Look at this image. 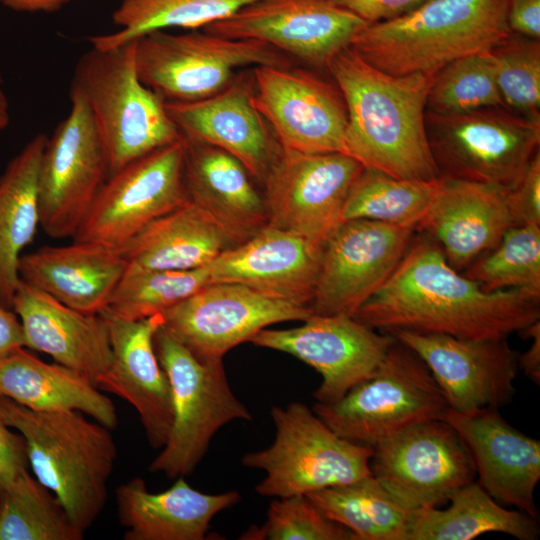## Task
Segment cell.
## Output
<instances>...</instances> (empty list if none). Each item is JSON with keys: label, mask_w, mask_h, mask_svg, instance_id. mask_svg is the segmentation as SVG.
Listing matches in <instances>:
<instances>
[{"label": "cell", "mask_w": 540, "mask_h": 540, "mask_svg": "<svg viewBox=\"0 0 540 540\" xmlns=\"http://www.w3.org/2000/svg\"><path fill=\"white\" fill-rule=\"evenodd\" d=\"M115 499L125 540H204L214 516L238 503L240 494L203 493L184 477L151 493L142 478H133L116 488Z\"/></svg>", "instance_id": "29"}, {"label": "cell", "mask_w": 540, "mask_h": 540, "mask_svg": "<svg viewBox=\"0 0 540 540\" xmlns=\"http://www.w3.org/2000/svg\"><path fill=\"white\" fill-rule=\"evenodd\" d=\"M12 309L20 318L25 347L51 356L97 387L113 359L109 328L102 314L72 309L21 280Z\"/></svg>", "instance_id": "26"}, {"label": "cell", "mask_w": 540, "mask_h": 540, "mask_svg": "<svg viewBox=\"0 0 540 540\" xmlns=\"http://www.w3.org/2000/svg\"><path fill=\"white\" fill-rule=\"evenodd\" d=\"M126 268L119 250L73 241L21 255L18 273L21 281L62 304L83 313L100 314L106 310Z\"/></svg>", "instance_id": "27"}, {"label": "cell", "mask_w": 540, "mask_h": 540, "mask_svg": "<svg viewBox=\"0 0 540 540\" xmlns=\"http://www.w3.org/2000/svg\"><path fill=\"white\" fill-rule=\"evenodd\" d=\"M71 109L48 138L39 169L40 226L52 238L75 235L109 177L82 92L71 84Z\"/></svg>", "instance_id": "11"}, {"label": "cell", "mask_w": 540, "mask_h": 540, "mask_svg": "<svg viewBox=\"0 0 540 540\" xmlns=\"http://www.w3.org/2000/svg\"><path fill=\"white\" fill-rule=\"evenodd\" d=\"M26 443L13 432L0 414V490L10 486L28 468Z\"/></svg>", "instance_id": "44"}, {"label": "cell", "mask_w": 540, "mask_h": 540, "mask_svg": "<svg viewBox=\"0 0 540 540\" xmlns=\"http://www.w3.org/2000/svg\"><path fill=\"white\" fill-rule=\"evenodd\" d=\"M396 338L346 314L315 315L290 329L264 328L249 342L290 354L313 367L322 382L316 402L333 403L371 377Z\"/></svg>", "instance_id": "19"}, {"label": "cell", "mask_w": 540, "mask_h": 540, "mask_svg": "<svg viewBox=\"0 0 540 540\" xmlns=\"http://www.w3.org/2000/svg\"><path fill=\"white\" fill-rule=\"evenodd\" d=\"M233 246L203 208L188 200L152 221L119 251L127 269L191 270Z\"/></svg>", "instance_id": "30"}, {"label": "cell", "mask_w": 540, "mask_h": 540, "mask_svg": "<svg viewBox=\"0 0 540 540\" xmlns=\"http://www.w3.org/2000/svg\"><path fill=\"white\" fill-rule=\"evenodd\" d=\"M425 127L442 177L509 190L539 151L540 122L505 106L457 114L426 110Z\"/></svg>", "instance_id": "10"}, {"label": "cell", "mask_w": 540, "mask_h": 540, "mask_svg": "<svg viewBox=\"0 0 540 540\" xmlns=\"http://www.w3.org/2000/svg\"><path fill=\"white\" fill-rule=\"evenodd\" d=\"M363 169L345 153L282 148L263 183L267 225L323 246L342 222L344 203Z\"/></svg>", "instance_id": "15"}, {"label": "cell", "mask_w": 540, "mask_h": 540, "mask_svg": "<svg viewBox=\"0 0 540 540\" xmlns=\"http://www.w3.org/2000/svg\"><path fill=\"white\" fill-rule=\"evenodd\" d=\"M507 24L511 33L540 39V0H508Z\"/></svg>", "instance_id": "46"}, {"label": "cell", "mask_w": 540, "mask_h": 540, "mask_svg": "<svg viewBox=\"0 0 540 540\" xmlns=\"http://www.w3.org/2000/svg\"><path fill=\"white\" fill-rule=\"evenodd\" d=\"M183 137L110 175L73 241L120 250L152 221L188 201Z\"/></svg>", "instance_id": "13"}, {"label": "cell", "mask_w": 540, "mask_h": 540, "mask_svg": "<svg viewBox=\"0 0 540 540\" xmlns=\"http://www.w3.org/2000/svg\"><path fill=\"white\" fill-rule=\"evenodd\" d=\"M386 332L422 359L450 410L498 409L512 400L519 352L511 348L507 338L461 339L405 329Z\"/></svg>", "instance_id": "20"}, {"label": "cell", "mask_w": 540, "mask_h": 540, "mask_svg": "<svg viewBox=\"0 0 540 540\" xmlns=\"http://www.w3.org/2000/svg\"><path fill=\"white\" fill-rule=\"evenodd\" d=\"M416 232V225L341 222L322 246L313 313L353 316L392 275Z\"/></svg>", "instance_id": "16"}, {"label": "cell", "mask_w": 540, "mask_h": 540, "mask_svg": "<svg viewBox=\"0 0 540 540\" xmlns=\"http://www.w3.org/2000/svg\"><path fill=\"white\" fill-rule=\"evenodd\" d=\"M135 52V41L107 49L91 46L72 81L86 99L109 176L182 138L163 99L139 79Z\"/></svg>", "instance_id": "5"}, {"label": "cell", "mask_w": 540, "mask_h": 540, "mask_svg": "<svg viewBox=\"0 0 540 540\" xmlns=\"http://www.w3.org/2000/svg\"><path fill=\"white\" fill-rule=\"evenodd\" d=\"M241 539L355 540V536L328 518L306 494H297L272 501L266 522L249 528Z\"/></svg>", "instance_id": "42"}, {"label": "cell", "mask_w": 540, "mask_h": 540, "mask_svg": "<svg viewBox=\"0 0 540 540\" xmlns=\"http://www.w3.org/2000/svg\"><path fill=\"white\" fill-rule=\"evenodd\" d=\"M442 419L466 443L480 486L498 503L537 519L540 441L513 427L496 408L469 413L448 409Z\"/></svg>", "instance_id": "22"}, {"label": "cell", "mask_w": 540, "mask_h": 540, "mask_svg": "<svg viewBox=\"0 0 540 540\" xmlns=\"http://www.w3.org/2000/svg\"><path fill=\"white\" fill-rule=\"evenodd\" d=\"M321 252L322 246L266 225L245 242L222 251L206 268L210 283H238L310 305Z\"/></svg>", "instance_id": "24"}, {"label": "cell", "mask_w": 540, "mask_h": 540, "mask_svg": "<svg viewBox=\"0 0 540 540\" xmlns=\"http://www.w3.org/2000/svg\"><path fill=\"white\" fill-rule=\"evenodd\" d=\"M210 283L205 267L191 270L127 269L106 312L126 320L160 314Z\"/></svg>", "instance_id": "38"}, {"label": "cell", "mask_w": 540, "mask_h": 540, "mask_svg": "<svg viewBox=\"0 0 540 540\" xmlns=\"http://www.w3.org/2000/svg\"><path fill=\"white\" fill-rule=\"evenodd\" d=\"M449 506L413 511L408 540H471L489 532H500L519 540H536L537 519L506 509L477 481L456 491Z\"/></svg>", "instance_id": "33"}, {"label": "cell", "mask_w": 540, "mask_h": 540, "mask_svg": "<svg viewBox=\"0 0 540 540\" xmlns=\"http://www.w3.org/2000/svg\"><path fill=\"white\" fill-rule=\"evenodd\" d=\"M72 0H0V5L22 13H55Z\"/></svg>", "instance_id": "49"}, {"label": "cell", "mask_w": 540, "mask_h": 540, "mask_svg": "<svg viewBox=\"0 0 540 540\" xmlns=\"http://www.w3.org/2000/svg\"><path fill=\"white\" fill-rule=\"evenodd\" d=\"M59 499L28 471L0 490V540H81Z\"/></svg>", "instance_id": "37"}, {"label": "cell", "mask_w": 540, "mask_h": 540, "mask_svg": "<svg viewBox=\"0 0 540 540\" xmlns=\"http://www.w3.org/2000/svg\"><path fill=\"white\" fill-rule=\"evenodd\" d=\"M253 91L252 69L242 70L223 91L198 101L165 103V109L182 137L226 151L263 184L282 147L254 105Z\"/></svg>", "instance_id": "21"}, {"label": "cell", "mask_w": 540, "mask_h": 540, "mask_svg": "<svg viewBox=\"0 0 540 540\" xmlns=\"http://www.w3.org/2000/svg\"><path fill=\"white\" fill-rule=\"evenodd\" d=\"M11 310L0 305V361L25 347L22 324Z\"/></svg>", "instance_id": "47"}, {"label": "cell", "mask_w": 540, "mask_h": 540, "mask_svg": "<svg viewBox=\"0 0 540 540\" xmlns=\"http://www.w3.org/2000/svg\"><path fill=\"white\" fill-rule=\"evenodd\" d=\"M507 9L508 0H426L397 18L369 24L350 48L392 75L435 74L509 35Z\"/></svg>", "instance_id": "4"}, {"label": "cell", "mask_w": 540, "mask_h": 540, "mask_svg": "<svg viewBox=\"0 0 540 540\" xmlns=\"http://www.w3.org/2000/svg\"><path fill=\"white\" fill-rule=\"evenodd\" d=\"M514 226L540 225V151H538L518 182L507 191Z\"/></svg>", "instance_id": "43"}, {"label": "cell", "mask_w": 540, "mask_h": 540, "mask_svg": "<svg viewBox=\"0 0 540 540\" xmlns=\"http://www.w3.org/2000/svg\"><path fill=\"white\" fill-rule=\"evenodd\" d=\"M369 24L327 0H259L204 31L267 43L292 60L328 72L331 60L349 48Z\"/></svg>", "instance_id": "18"}, {"label": "cell", "mask_w": 540, "mask_h": 540, "mask_svg": "<svg viewBox=\"0 0 540 540\" xmlns=\"http://www.w3.org/2000/svg\"><path fill=\"white\" fill-rule=\"evenodd\" d=\"M441 181V176L428 181L398 179L364 168L348 193L342 210V222L368 219L418 227Z\"/></svg>", "instance_id": "36"}, {"label": "cell", "mask_w": 540, "mask_h": 540, "mask_svg": "<svg viewBox=\"0 0 540 540\" xmlns=\"http://www.w3.org/2000/svg\"><path fill=\"white\" fill-rule=\"evenodd\" d=\"M491 106L505 105L489 50L458 58L434 74L427 111L457 114Z\"/></svg>", "instance_id": "40"}, {"label": "cell", "mask_w": 540, "mask_h": 540, "mask_svg": "<svg viewBox=\"0 0 540 540\" xmlns=\"http://www.w3.org/2000/svg\"><path fill=\"white\" fill-rule=\"evenodd\" d=\"M532 338V344L524 352L518 354V368L534 383H540V320L519 333Z\"/></svg>", "instance_id": "48"}, {"label": "cell", "mask_w": 540, "mask_h": 540, "mask_svg": "<svg viewBox=\"0 0 540 540\" xmlns=\"http://www.w3.org/2000/svg\"><path fill=\"white\" fill-rule=\"evenodd\" d=\"M352 317L382 332L405 329L502 339L540 320V296L524 289L484 291L417 231L389 279Z\"/></svg>", "instance_id": "1"}, {"label": "cell", "mask_w": 540, "mask_h": 540, "mask_svg": "<svg viewBox=\"0 0 540 540\" xmlns=\"http://www.w3.org/2000/svg\"><path fill=\"white\" fill-rule=\"evenodd\" d=\"M253 103L280 146L300 153H345L347 108L335 83L289 66L252 68Z\"/></svg>", "instance_id": "17"}, {"label": "cell", "mask_w": 540, "mask_h": 540, "mask_svg": "<svg viewBox=\"0 0 540 540\" xmlns=\"http://www.w3.org/2000/svg\"><path fill=\"white\" fill-rule=\"evenodd\" d=\"M446 399L422 359L396 340L375 373L333 403L312 410L336 434L375 447L448 410Z\"/></svg>", "instance_id": "6"}, {"label": "cell", "mask_w": 540, "mask_h": 540, "mask_svg": "<svg viewBox=\"0 0 540 540\" xmlns=\"http://www.w3.org/2000/svg\"><path fill=\"white\" fill-rule=\"evenodd\" d=\"M183 141L188 199L209 213L235 245L266 226L264 198L245 166L220 148L184 137Z\"/></svg>", "instance_id": "28"}, {"label": "cell", "mask_w": 540, "mask_h": 540, "mask_svg": "<svg viewBox=\"0 0 540 540\" xmlns=\"http://www.w3.org/2000/svg\"><path fill=\"white\" fill-rule=\"evenodd\" d=\"M273 443L243 456L245 467L265 471L255 491L284 498L352 483L371 475L373 448L336 434L315 412L300 402L271 409Z\"/></svg>", "instance_id": "7"}, {"label": "cell", "mask_w": 540, "mask_h": 540, "mask_svg": "<svg viewBox=\"0 0 540 540\" xmlns=\"http://www.w3.org/2000/svg\"><path fill=\"white\" fill-rule=\"evenodd\" d=\"M355 540H408L413 511L397 501L372 475L306 494Z\"/></svg>", "instance_id": "34"}, {"label": "cell", "mask_w": 540, "mask_h": 540, "mask_svg": "<svg viewBox=\"0 0 540 540\" xmlns=\"http://www.w3.org/2000/svg\"><path fill=\"white\" fill-rule=\"evenodd\" d=\"M463 274L486 292L524 289L540 296V225L512 226Z\"/></svg>", "instance_id": "39"}, {"label": "cell", "mask_w": 540, "mask_h": 540, "mask_svg": "<svg viewBox=\"0 0 540 540\" xmlns=\"http://www.w3.org/2000/svg\"><path fill=\"white\" fill-rule=\"evenodd\" d=\"M10 123L9 102L3 88V78L0 74V133L4 131Z\"/></svg>", "instance_id": "50"}, {"label": "cell", "mask_w": 540, "mask_h": 540, "mask_svg": "<svg viewBox=\"0 0 540 540\" xmlns=\"http://www.w3.org/2000/svg\"><path fill=\"white\" fill-rule=\"evenodd\" d=\"M112 348V364L97 388L113 393L137 411L153 449L167 441L173 421V398L169 378L155 349L154 335L163 323L162 314L126 320L106 311Z\"/></svg>", "instance_id": "23"}, {"label": "cell", "mask_w": 540, "mask_h": 540, "mask_svg": "<svg viewBox=\"0 0 540 540\" xmlns=\"http://www.w3.org/2000/svg\"><path fill=\"white\" fill-rule=\"evenodd\" d=\"M259 0H122L112 13L115 32L89 36L92 47L114 48L167 28L190 30L225 19Z\"/></svg>", "instance_id": "35"}, {"label": "cell", "mask_w": 540, "mask_h": 540, "mask_svg": "<svg viewBox=\"0 0 540 540\" xmlns=\"http://www.w3.org/2000/svg\"><path fill=\"white\" fill-rule=\"evenodd\" d=\"M370 470L410 510L440 507L476 479L466 443L443 419L414 425L373 447Z\"/></svg>", "instance_id": "12"}, {"label": "cell", "mask_w": 540, "mask_h": 540, "mask_svg": "<svg viewBox=\"0 0 540 540\" xmlns=\"http://www.w3.org/2000/svg\"><path fill=\"white\" fill-rule=\"evenodd\" d=\"M0 414L26 443L36 478L85 533L103 511L117 458L110 429L76 410L35 411L0 397Z\"/></svg>", "instance_id": "3"}, {"label": "cell", "mask_w": 540, "mask_h": 540, "mask_svg": "<svg viewBox=\"0 0 540 540\" xmlns=\"http://www.w3.org/2000/svg\"><path fill=\"white\" fill-rule=\"evenodd\" d=\"M136 42L141 82L164 103L193 102L228 87L240 68L289 66L292 59L255 39H232L203 30L170 34L156 30Z\"/></svg>", "instance_id": "9"}, {"label": "cell", "mask_w": 540, "mask_h": 540, "mask_svg": "<svg viewBox=\"0 0 540 540\" xmlns=\"http://www.w3.org/2000/svg\"><path fill=\"white\" fill-rule=\"evenodd\" d=\"M368 24L388 21L413 10L426 0H327Z\"/></svg>", "instance_id": "45"}, {"label": "cell", "mask_w": 540, "mask_h": 540, "mask_svg": "<svg viewBox=\"0 0 540 540\" xmlns=\"http://www.w3.org/2000/svg\"><path fill=\"white\" fill-rule=\"evenodd\" d=\"M489 52L505 107L540 122V41L510 33Z\"/></svg>", "instance_id": "41"}, {"label": "cell", "mask_w": 540, "mask_h": 540, "mask_svg": "<svg viewBox=\"0 0 540 540\" xmlns=\"http://www.w3.org/2000/svg\"><path fill=\"white\" fill-rule=\"evenodd\" d=\"M328 73L346 103L345 154L398 179L440 177L425 127L434 74L392 75L350 47L331 60Z\"/></svg>", "instance_id": "2"}, {"label": "cell", "mask_w": 540, "mask_h": 540, "mask_svg": "<svg viewBox=\"0 0 540 540\" xmlns=\"http://www.w3.org/2000/svg\"><path fill=\"white\" fill-rule=\"evenodd\" d=\"M417 231L431 238L460 272L493 249L514 226L507 189L442 177Z\"/></svg>", "instance_id": "25"}, {"label": "cell", "mask_w": 540, "mask_h": 540, "mask_svg": "<svg viewBox=\"0 0 540 540\" xmlns=\"http://www.w3.org/2000/svg\"><path fill=\"white\" fill-rule=\"evenodd\" d=\"M162 314V326L196 357L223 360L270 325L304 321L310 305L238 283H209Z\"/></svg>", "instance_id": "14"}, {"label": "cell", "mask_w": 540, "mask_h": 540, "mask_svg": "<svg viewBox=\"0 0 540 540\" xmlns=\"http://www.w3.org/2000/svg\"><path fill=\"white\" fill-rule=\"evenodd\" d=\"M153 344L171 384L173 421L149 471L172 479L184 477L195 470L221 427L252 416L233 394L222 360L199 359L162 325Z\"/></svg>", "instance_id": "8"}, {"label": "cell", "mask_w": 540, "mask_h": 540, "mask_svg": "<svg viewBox=\"0 0 540 540\" xmlns=\"http://www.w3.org/2000/svg\"><path fill=\"white\" fill-rule=\"evenodd\" d=\"M47 140L43 133L34 136L0 177V305L10 309L22 251L40 225L38 178Z\"/></svg>", "instance_id": "32"}, {"label": "cell", "mask_w": 540, "mask_h": 540, "mask_svg": "<svg viewBox=\"0 0 540 540\" xmlns=\"http://www.w3.org/2000/svg\"><path fill=\"white\" fill-rule=\"evenodd\" d=\"M0 397L35 411H80L109 429L118 424L115 405L90 380L23 348L0 361Z\"/></svg>", "instance_id": "31"}]
</instances>
